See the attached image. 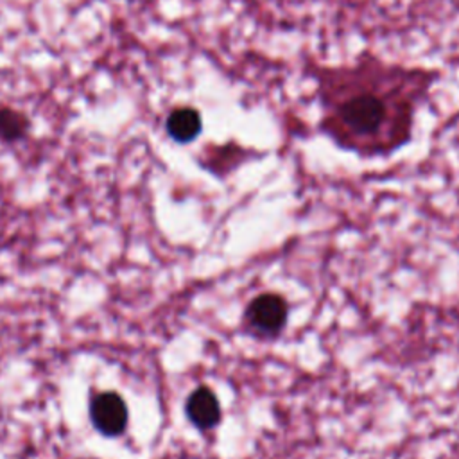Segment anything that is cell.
<instances>
[{
	"label": "cell",
	"instance_id": "cell-1",
	"mask_svg": "<svg viewBox=\"0 0 459 459\" xmlns=\"http://www.w3.org/2000/svg\"><path fill=\"white\" fill-rule=\"evenodd\" d=\"M314 79L321 131L342 149L380 156L411 140L437 74L364 52L350 65L317 66Z\"/></svg>",
	"mask_w": 459,
	"mask_h": 459
},
{
	"label": "cell",
	"instance_id": "cell-2",
	"mask_svg": "<svg viewBox=\"0 0 459 459\" xmlns=\"http://www.w3.org/2000/svg\"><path fill=\"white\" fill-rule=\"evenodd\" d=\"M287 303L278 294L255 298L246 312L247 325L260 335H276L287 321Z\"/></svg>",
	"mask_w": 459,
	"mask_h": 459
},
{
	"label": "cell",
	"instance_id": "cell-3",
	"mask_svg": "<svg viewBox=\"0 0 459 459\" xmlns=\"http://www.w3.org/2000/svg\"><path fill=\"white\" fill-rule=\"evenodd\" d=\"M90 416L97 430L104 436H118L127 423V407L117 393H99L90 405Z\"/></svg>",
	"mask_w": 459,
	"mask_h": 459
},
{
	"label": "cell",
	"instance_id": "cell-4",
	"mask_svg": "<svg viewBox=\"0 0 459 459\" xmlns=\"http://www.w3.org/2000/svg\"><path fill=\"white\" fill-rule=\"evenodd\" d=\"M186 416L199 429H212L221 420V405L208 387L195 389L186 400Z\"/></svg>",
	"mask_w": 459,
	"mask_h": 459
},
{
	"label": "cell",
	"instance_id": "cell-5",
	"mask_svg": "<svg viewBox=\"0 0 459 459\" xmlns=\"http://www.w3.org/2000/svg\"><path fill=\"white\" fill-rule=\"evenodd\" d=\"M201 115L197 109L183 106L176 108L167 118V133L179 143H188L201 133Z\"/></svg>",
	"mask_w": 459,
	"mask_h": 459
},
{
	"label": "cell",
	"instance_id": "cell-6",
	"mask_svg": "<svg viewBox=\"0 0 459 459\" xmlns=\"http://www.w3.org/2000/svg\"><path fill=\"white\" fill-rule=\"evenodd\" d=\"M27 131V118L11 109V108H0V138L5 142L18 140Z\"/></svg>",
	"mask_w": 459,
	"mask_h": 459
}]
</instances>
